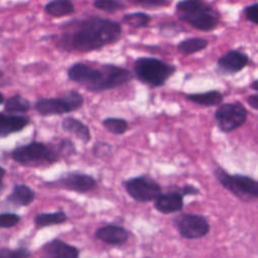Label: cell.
<instances>
[{
  "label": "cell",
  "mask_w": 258,
  "mask_h": 258,
  "mask_svg": "<svg viewBox=\"0 0 258 258\" xmlns=\"http://www.w3.org/2000/svg\"><path fill=\"white\" fill-rule=\"evenodd\" d=\"M80 251L77 247L53 239L41 247V258H79Z\"/></svg>",
  "instance_id": "cell-12"
},
{
  "label": "cell",
  "mask_w": 258,
  "mask_h": 258,
  "mask_svg": "<svg viewBox=\"0 0 258 258\" xmlns=\"http://www.w3.org/2000/svg\"><path fill=\"white\" fill-rule=\"evenodd\" d=\"M4 175H5V169L0 166V182H1V180H2Z\"/></svg>",
  "instance_id": "cell-37"
},
{
  "label": "cell",
  "mask_w": 258,
  "mask_h": 258,
  "mask_svg": "<svg viewBox=\"0 0 258 258\" xmlns=\"http://www.w3.org/2000/svg\"><path fill=\"white\" fill-rule=\"evenodd\" d=\"M11 157L24 166L32 167L48 166L59 159L55 150L38 141H32L14 148L11 151Z\"/></svg>",
  "instance_id": "cell-5"
},
{
  "label": "cell",
  "mask_w": 258,
  "mask_h": 258,
  "mask_svg": "<svg viewBox=\"0 0 258 258\" xmlns=\"http://www.w3.org/2000/svg\"><path fill=\"white\" fill-rule=\"evenodd\" d=\"M58 149H60V152L66 153V155H71L76 153V148L74 143L71 140H67V139H63L59 142Z\"/></svg>",
  "instance_id": "cell-33"
},
{
  "label": "cell",
  "mask_w": 258,
  "mask_h": 258,
  "mask_svg": "<svg viewBox=\"0 0 258 258\" xmlns=\"http://www.w3.org/2000/svg\"><path fill=\"white\" fill-rule=\"evenodd\" d=\"M93 5L107 13H114L125 8V4L121 0H94Z\"/></svg>",
  "instance_id": "cell-26"
},
{
  "label": "cell",
  "mask_w": 258,
  "mask_h": 258,
  "mask_svg": "<svg viewBox=\"0 0 258 258\" xmlns=\"http://www.w3.org/2000/svg\"><path fill=\"white\" fill-rule=\"evenodd\" d=\"M30 251L25 248L10 249L7 247L0 248V258H30Z\"/></svg>",
  "instance_id": "cell-27"
},
{
  "label": "cell",
  "mask_w": 258,
  "mask_h": 258,
  "mask_svg": "<svg viewBox=\"0 0 258 258\" xmlns=\"http://www.w3.org/2000/svg\"><path fill=\"white\" fill-rule=\"evenodd\" d=\"M151 17L150 15L143 13V12H132V13H127L122 17V22L125 24H128L133 27H145L148 25L150 22Z\"/></svg>",
  "instance_id": "cell-24"
},
{
  "label": "cell",
  "mask_w": 258,
  "mask_h": 258,
  "mask_svg": "<svg viewBox=\"0 0 258 258\" xmlns=\"http://www.w3.org/2000/svg\"><path fill=\"white\" fill-rule=\"evenodd\" d=\"M179 235L184 239H200L210 232L208 221L200 215L183 214L175 220Z\"/></svg>",
  "instance_id": "cell-9"
},
{
  "label": "cell",
  "mask_w": 258,
  "mask_h": 258,
  "mask_svg": "<svg viewBox=\"0 0 258 258\" xmlns=\"http://www.w3.org/2000/svg\"><path fill=\"white\" fill-rule=\"evenodd\" d=\"M62 97L68 101V103L70 104L73 111L78 110L84 104L83 96L77 91H69Z\"/></svg>",
  "instance_id": "cell-28"
},
{
  "label": "cell",
  "mask_w": 258,
  "mask_h": 258,
  "mask_svg": "<svg viewBox=\"0 0 258 258\" xmlns=\"http://www.w3.org/2000/svg\"><path fill=\"white\" fill-rule=\"evenodd\" d=\"M249 61L248 55L237 49H231L217 60L218 71L222 74H235L243 70Z\"/></svg>",
  "instance_id": "cell-11"
},
{
  "label": "cell",
  "mask_w": 258,
  "mask_h": 258,
  "mask_svg": "<svg viewBox=\"0 0 258 258\" xmlns=\"http://www.w3.org/2000/svg\"><path fill=\"white\" fill-rule=\"evenodd\" d=\"M121 32V25L112 19L96 15L74 18L61 24L56 45L66 51L89 52L117 41Z\"/></svg>",
  "instance_id": "cell-1"
},
{
  "label": "cell",
  "mask_w": 258,
  "mask_h": 258,
  "mask_svg": "<svg viewBox=\"0 0 258 258\" xmlns=\"http://www.w3.org/2000/svg\"><path fill=\"white\" fill-rule=\"evenodd\" d=\"M215 119L221 131L228 133L242 126L247 119V111L240 103H226L215 112Z\"/></svg>",
  "instance_id": "cell-8"
},
{
  "label": "cell",
  "mask_w": 258,
  "mask_h": 258,
  "mask_svg": "<svg viewBox=\"0 0 258 258\" xmlns=\"http://www.w3.org/2000/svg\"><path fill=\"white\" fill-rule=\"evenodd\" d=\"M68 77L91 92L112 90L132 80V74L128 70L112 63L94 68L87 63L77 62L69 68Z\"/></svg>",
  "instance_id": "cell-2"
},
{
  "label": "cell",
  "mask_w": 258,
  "mask_h": 258,
  "mask_svg": "<svg viewBox=\"0 0 258 258\" xmlns=\"http://www.w3.org/2000/svg\"><path fill=\"white\" fill-rule=\"evenodd\" d=\"M33 221L37 227H48L64 223L66 221H68V216L62 211H56L51 213H39L35 215Z\"/></svg>",
  "instance_id": "cell-22"
},
{
  "label": "cell",
  "mask_w": 258,
  "mask_h": 258,
  "mask_svg": "<svg viewBox=\"0 0 258 258\" xmlns=\"http://www.w3.org/2000/svg\"><path fill=\"white\" fill-rule=\"evenodd\" d=\"M45 12L53 17L70 15L75 11L74 3L71 0H51L44 6Z\"/></svg>",
  "instance_id": "cell-20"
},
{
  "label": "cell",
  "mask_w": 258,
  "mask_h": 258,
  "mask_svg": "<svg viewBox=\"0 0 258 258\" xmlns=\"http://www.w3.org/2000/svg\"><path fill=\"white\" fill-rule=\"evenodd\" d=\"M34 109L41 116L62 115L72 112L68 101L63 98H40L34 103Z\"/></svg>",
  "instance_id": "cell-13"
},
{
  "label": "cell",
  "mask_w": 258,
  "mask_h": 258,
  "mask_svg": "<svg viewBox=\"0 0 258 258\" xmlns=\"http://www.w3.org/2000/svg\"><path fill=\"white\" fill-rule=\"evenodd\" d=\"M176 13L181 21L201 31H211L219 22V13L203 0H180Z\"/></svg>",
  "instance_id": "cell-3"
},
{
  "label": "cell",
  "mask_w": 258,
  "mask_h": 258,
  "mask_svg": "<svg viewBox=\"0 0 258 258\" xmlns=\"http://www.w3.org/2000/svg\"><path fill=\"white\" fill-rule=\"evenodd\" d=\"M19 222L20 217L14 213H0V228H12Z\"/></svg>",
  "instance_id": "cell-29"
},
{
  "label": "cell",
  "mask_w": 258,
  "mask_h": 258,
  "mask_svg": "<svg viewBox=\"0 0 258 258\" xmlns=\"http://www.w3.org/2000/svg\"><path fill=\"white\" fill-rule=\"evenodd\" d=\"M29 123V118L16 114L0 113V137H7L23 130Z\"/></svg>",
  "instance_id": "cell-16"
},
{
  "label": "cell",
  "mask_w": 258,
  "mask_h": 258,
  "mask_svg": "<svg viewBox=\"0 0 258 258\" xmlns=\"http://www.w3.org/2000/svg\"><path fill=\"white\" fill-rule=\"evenodd\" d=\"M94 236L96 239L113 246L124 245L129 238L128 231L118 225H106L98 228Z\"/></svg>",
  "instance_id": "cell-14"
},
{
  "label": "cell",
  "mask_w": 258,
  "mask_h": 258,
  "mask_svg": "<svg viewBox=\"0 0 258 258\" xmlns=\"http://www.w3.org/2000/svg\"><path fill=\"white\" fill-rule=\"evenodd\" d=\"M35 194L31 187L26 184L18 183L12 188V191L7 196V202L19 207L29 206L34 200Z\"/></svg>",
  "instance_id": "cell-17"
},
{
  "label": "cell",
  "mask_w": 258,
  "mask_h": 258,
  "mask_svg": "<svg viewBox=\"0 0 258 258\" xmlns=\"http://www.w3.org/2000/svg\"><path fill=\"white\" fill-rule=\"evenodd\" d=\"M4 102V97H3V95L0 93V104H2Z\"/></svg>",
  "instance_id": "cell-38"
},
{
  "label": "cell",
  "mask_w": 258,
  "mask_h": 258,
  "mask_svg": "<svg viewBox=\"0 0 258 258\" xmlns=\"http://www.w3.org/2000/svg\"><path fill=\"white\" fill-rule=\"evenodd\" d=\"M61 128L63 131L74 134L81 141L88 143L91 140V133L89 127L82 121L73 118L67 117L61 121Z\"/></svg>",
  "instance_id": "cell-18"
},
{
  "label": "cell",
  "mask_w": 258,
  "mask_h": 258,
  "mask_svg": "<svg viewBox=\"0 0 258 258\" xmlns=\"http://www.w3.org/2000/svg\"><path fill=\"white\" fill-rule=\"evenodd\" d=\"M132 3L146 9H155L169 4L168 0H130Z\"/></svg>",
  "instance_id": "cell-30"
},
{
  "label": "cell",
  "mask_w": 258,
  "mask_h": 258,
  "mask_svg": "<svg viewBox=\"0 0 258 258\" xmlns=\"http://www.w3.org/2000/svg\"><path fill=\"white\" fill-rule=\"evenodd\" d=\"M209 44V41L205 38L201 37H190L181 40L177 45L176 48L179 53L182 55H190L198 51L205 49Z\"/></svg>",
  "instance_id": "cell-21"
},
{
  "label": "cell",
  "mask_w": 258,
  "mask_h": 258,
  "mask_svg": "<svg viewBox=\"0 0 258 258\" xmlns=\"http://www.w3.org/2000/svg\"><path fill=\"white\" fill-rule=\"evenodd\" d=\"M60 184L68 190L77 192H88L97 187L96 179L87 173L80 171H71L59 178Z\"/></svg>",
  "instance_id": "cell-10"
},
{
  "label": "cell",
  "mask_w": 258,
  "mask_h": 258,
  "mask_svg": "<svg viewBox=\"0 0 258 258\" xmlns=\"http://www.w3.org/2000/svg\"><path fill=\"white\" fill-rule=\"evenodd\" d=\"M244 15L247 20L258 25V3L247 6L244 9Z\"/></svg>",
  "instance_id": "cell-32"
},
{
  "label": "cell",
  "mask_w": 258,
  "mask_h": 258,
  "mask_svg": "<svg viewBox=\"0 0 258 258\" xmlns=\"http://www.w3.org/2000/svg\"><path fill=\"white\" fill-rule=\"evenodd\" d=\"M198 194H200V190L192 185H185L182 188V195H198Z\"/></svg>",
  "instance_id": "cell-35"
},
{
  "label": "cell",
  "mask_w": 258,
  "mask_h": 258,
  "mask_svg": "<svg viewBox=\"0 0 258 258\" xmlns=\"http://www.w3.org/2000/svg\"><path fill=\"white\" fill-rule=\"evenodd\" d=\"M2 76H3V74H2V72H1V71H0V79H1V78H2Z\"/></svg>",
  "instance_id": "cell-39"
},
{
  "label": "cell",
  "mask_w": 258,
  "mask_h": 258,
  "mask_svg": "<svg viewBox=\"0 0 258 258\" xmlns=\"http://www.w3.org/2000/svg\"><path fill=\"white\" fill-rule=\"evenodd\" d=\"M248 104L255 110H258V94L256 95H251L247 98Z\"/></svg>",
  "instance_id": "cell-34"
},
{
  "label": "cell",
  "mask_w": 258,
  "mask_h": 258,
  "mask_svg": "<svg viewBox=\"0 0 258 258\" xmlns=\"http://www.w3.org/2000/svg\"><path fill=\"white\" fill-rule=\"evenodd\" d=\"M186 99L192 103L198 105L213 107L218 106L222 103L224 96L219 91H209L205 93H197V94H188L186 95Z\"/></svg>",
  "instance_id": "cell-19"
},
{
  "label": "cell",
  "mask_w": 258,
  "mask_h": 258,
  "mask_svg": "<svg viewBox=\"0 0 258 258\" xmlns=\"http://www.w3.org/2000/svg\"><path fill=\"white\" fill-rule=\"evenodd\" d=\"M251 88H252L253 90H255V91L258 92V80H255V81L251 84Z\"/></svg>",
  "instance_id": "cell-36"
},
{
  "label": "cell",
  "mask_w": 258,
  "mask_h": 258,
  "mask_svg": "<svg viewBox=\"0 0 258 258\" xmlns=\"http://www.w3.org/2000/svg\"><path fill=\"white\" fill-rule=\"evenodd\" d=\"M174 72V66L155 57H139L133 64V73L138 81L151 87L163 86Z\"/></svg>",
  "instance_id": "cell-4"
},
{
  "label": "cell",
  "mask_w": 258,
  "mask_h": 258,
  "mask_svg": "<svg viewBox=\"0 0 258 258\" xmlns=\"http://www.w3.org/2000/svg\"><path fill=\"white\" fill-rule=\"evenodd\" d=\"M127 194L140 203L154 201L161 194V186L147 175L134 176L124 181Z\"/></svg>",
  "instance_id": "cell-7"
},
{
  "label": "cell",
  "mask_w": 258,
  "mask_h": 258,
  "mask_svg": "<svg viewBox=\"0 0 258 258\" xmlns=\"http://www.w3.org/2000/svg\"><path fill=\"white\" fill-rule=\"evenodd\" d=\"M214 175L226 189L239 199H258V180L247 175L230 174L220 166L215 168Z\"/></svg>",
  "instance_id": "cell-6"
},
{
  "label": "cell",
  "mask_w": 258,
  "mask_h": 258,
  "mask_svg": "<svg viewBox=\"0 0 258 258\" xmlns=\"http://www.w3.org/2000/svg\"><path fill=\"white\" fill-rule=\"evenodd\" d=\"M30 102L20 95H14L5 101V111L11 114L24 113L30 109Z\"/></svg>",
  "instance_id": "cell-23"
},
{
  "label": "cell",
  "mask_w": 258,
  "mask_h": 258,
  "mask_svg": "<svg viewBox=\"0 0 258 258\" xmlns=\"http://www.w3.org/2000/svg\"><path fill=\"white\" fill-rule=\"evenodd\" d=\"M183 207V195L179 191L160 194L154 200V208L162 214H172L178 212Z\"/></svg>",
  "instance_id": "cell-15"
},
{
  "label": "cell",
  "mask_w": 258,
  "mask_h": 258,
  "mask_svg": "<svg viewBox=\"0 0 258 258\" xmlns=\"http://www.w3.org/2000/svg\"><path fill=\"white\" fill-rule=\"evenodd\" d=\"M103 126L111 133L116 135H121L125 133L128 129V123L125 119L108 117L102 121Z\"/></svg>",
  "instance_id": "cell-25"
},
{
  "label": "cell",
  "mask_w": 258,
  "mask_h": 258,
  "mask_svg": "<svg viewBox=\"0 0 258 258\" xmlns=\"http://www.w3.org/2000/svg\"><path fill=\"white\" fill-rule=\"evenodd\" d=\"M94 155L97 157L108 156L112 153V146L107 142H97L93 148Z\"/></svg>",
  "instance_id": "cell-31"
}]
</instances>
